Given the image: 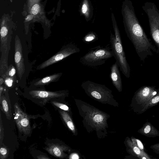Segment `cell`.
<instances>
[{
	"label": "cell",
	"instance_id": "6da1fadb",
	"mask_svg": "<svg viewBox=\"0 0 159 159\" xmlns=\"http://www.w3.org/2000/svg\"><path fill=\"white\" fill-rule=\"evenodd\" d=\"M123 9L124 26L127 37L140 59L144 61L152 55L155 48L148 38L136 16L132 2L125 0Z\"/></svg>",
	"mask_w": 159,
	"mask_h": 159
},
{
	"label": "cell",
	"instance_id": "7a4b0ae2",
	"mask_svg": "<svg viewBox=\"0 0 159 159\" xmlns=\"http://www.w3.org/2000/svg\"><path fill=\"white\" fill-rule=\"evenodd\" d=\"M115 35L111 34L110 42L113 57L122 73L127 78L130 76V68L126 59L120 34L116 25H113Z\"/></svg>",
	"mask_w": 159,
	"mask_h": 159
},
{
	"label": "cell",
	"instance_id": "3957f363",
	"mask_svg": "<svg viewBox=\"0 0 159 159\" xmlns=\"http://www.w3.org/2000/svg\"><path fill=\"white\" fill-rule=\"evenodd\" d=\"M113 56L111 48L108 47L98 46L91 49L81 57L80 61L84 65L94 67L104 64Z\"/></svg>",
	"mask_w": 159,
	"mask_h": 159
},
{
	"label": "cell",
	"instance_id": "277c9868",
	"mask_svg": "<svg viewBox=\"0 0 159 159\" xmlns=\"http://www.w3.org/2000/svg\"><path fill=\"white\" fill-rule=\"evenodd\" d=\"M142 8L148 16L150 34L159 52V10L154 3L149 2Z\"/></svg>",
	"mask_w": 159,
	"mask_h": 159
},
{
	"label": "cell",
	"instance_id": "5b68a950",
	"mask_svg": "<svg viewBox=\"0 0 159 159\" xmlns=\"http://www.w3.org/2000/svg\"><path fill=\"white\" fill-rule=\"evenodd\" d=\"M80 51V48L73 44H68L63 46L57 53L38 65L37 69L40 70L44 69L71 54Z\"/></svg>",
	"mask_w": 159,
	"mask_h": 159
},
{
	"label": "cell",
	"instance_id": "8992f818",
	"mask_svg": "<svg viewBox=\"0 0 159 159\" xmlns=\"http://www.w3.org/2000/svg\"><path fill=\"white\" fill-rule=\"evenodd\" d=\"M14 61L18 79L21 80L25 77L26 68L23 47L21 40L17 36L15 40Z\"/></svg>",
	"mask_w": 159,
	"mask_h": 159
},
{
	"label": "cell",
	"instance_id": "52a82bcc",
	"mask_svg": "<svg viewBox=\"0 0 159 159\" xmlns=\"http://www.w3.org/2000/svg\"><path fill=\"white\" fill-rule=\"evenodd\" d=\"M15 111L14 119L20 132L29 134L31 131L30 122L27 115L22 111L18 104L14 105Z\"/></svg>",
	"mask_w": 159,
	"mask_h": 159
},
{
	"label": "cell",
	"instance_id": "ba28073f",
	"mask_svg": "<svg viewBox=\"0 0 159 159\" xmlns=\"http://www.w3.org/2000/svg\"><path fill=\"white\" fill-rule=\"evenodd\" d=\"M31 88L32 89L28 91V93L32 98L44 101L61 97L66 94L65 92L63 91H50Z\"/></svg>",
	"mask_w": 159,
	"mask_h": 159
},
{
	"label": "cell",
	"instance_id": "9c48e42d",
	"mask_svg": "<svg viewBox=\"0 0 159 159\" xmlns=\"http://www.w3.org/2000/svg\"><path fill=\"white\" fill-rule=\"evenodd\" d=\"M157 93V90L153 87L143 86L137 91L136 98L139 103L150 101Z\"/></svg>",
	"mask_w": 159,
	"mask_h": 159
},
{
	"label": "cell",
	"instance_id": "30bf717a",
	"mask_svg": "<svg viewBox=\"0 0 159 159\" xmlns=\"http://www.w3.org/2000/svg\"><path fill=\"white\" fill-rule=\"evenodd\" d=\"M62 74L61 72L54 73L41 79L33 80L30 82V87L34 88L42 87L57 81Z\"/></svg>",
	"mask_w": 159,
	"mask_h": 159
},
{
	"label": "cell",
	"instance_id": "8fae6325",
	"mask_svg": "<svg viewBox=\"0 0 159 159\" xmlns=\"http://www.w3.org/2000/svg\"><path fill=\"white\" fill-rule=\"evenodd\" d=\"M119 67L118 64L116 61L111 67L110 76L113 85L119 91H120L122 89V83Z\"/></svg>",
	"mask_w": 159,
	"mask_h": 159
},
{
	"label": "cell",
	"instance_id": "7c38bea8",
	"mask_svg": "<svg viewBox=\"0 0 159 159\" xmlns=\"http://www.w3.org/2000/svg\"><path fill=\"white\" fill-rule=\"evenodd\" d=\"M64 147L58 144H50L46 148L48 152L57 157L63 158L64 157L63 150Z\"/></svg>",
	"mask_w": 159,
	"mask_h": 159
},
{
	"label": "cell",
	"instance_id": "4fadbf2b",
	"mask_svg": "<svg viewBox=\"0 0 159 159\" xmlns=\"http://www.w3.org/2000/svg\"><path fill=\"white\" fill-rule=\"evenodd\" d=\"M8 57L7 55L1 54L0 60V76H2L5 74L8 68Z\"/></svg>",
	"mask_w": 159,
	"mask_h": 159
},
{
	"label": "cell",
	"instance_id": "5bb4252c",
	"mask_svg": "<svg viewBox=\"0 0 159 159\" xmlns=\"http://www.w3.org/2000/svg\"><path fill=\"white\" fill-rule=\"evenodd\" d=\"M60 113L68 127L72 131H74L75 127L70 116L63 111H60Z\"/></svg>",
	"mask_w": 159,
	"mask_h": 159
},
{
	"label": "cell",
	"instance_id": "9a60e30c",
	"mask_svg": "<svg viewBox=\"0 0 159 159\" xmlns=\"http://www.w3.org/2000/svg\"><path fill=\"white\" fill-rule=\"evenodd\" d=\"M0 102L3 111L7 118L10 119L11 116L9 112L8 103L7 99L4 95L0 96Z\"/></svg>",
	"mask_w": 159,
	"mask_h": 159
},
{
	"label": "cell",
	"instance_id": "2e32d148",
	"mask_svg": "<svg viewBox=\"0 0 159 159\" xmlns=\"http://www.w3.org/2000/svg\"><path fill=\"white\" fill-rule=\"evenodd\" d=\"M16 69L12 64L9 66L8 69L5 74L2 76L3 78L5 77H11L16 78Z\"/></svg>",
	"mask_w": 159,
	"mask_h": 159
},
{
	"label": "cell",
	"instance_id": "e0dca14e",
	"mask_svg": "<svg viewBox=\"0 0 159 159\" xmlns=\"http://www.w3.org/2000/svg\"><path fill=\"white\" fill-rule=\"evenodd\" d=\"M154 128L150 124L146 125L142 129V133L144 134H149L150 133L154 134Z\"/></svg>",
	"mask_w": 159,
	"mask_h": 159
},
{
	"label": "cell",
	"instance_id": "ac0fdd59",
	"mask_svg": "<svg viewBox=\"0 0 159 159\" xmlns=\"http://www.w3.org/2000/svg\"><path fill=\"white\" fill-rule=\"evenodd\" d=\"M149 103L146 104V107H148L155 104L159 102V92L153 97L149 101Z\"/></svg>",
	"mask_w": 159,
	"mask_h": 159
},
{
	"label": "cell",
	"instance_id": "d6986e66",
	"mask_svg": "<svg viewBox=\"0 0 159 159\" xmlns=\"http://www.w3.org/2000/svg\"><path fill=\"white\" fill-rule=\"evenodd\" d=\"M96 35L93 33H91L85 36L83 39V41L85 43L91 42L95 40Z\"/></svg>",
	"mask_w": 159,
	"mask_h": 159
},
{
	"label": "cell",
	"instance_id": "ffe728a7",
	"mask_svg": "<svg viewBox=\"0 0 159 159\" xmlns=\"http://www.w3.org/2000/svg\"><path fill=\"white\" fill-rule=\"evenodd\" d=\"M4 79L5 84L8 87L12 86L16 79V78L11 77H5Z\"/></svg>",
	"mask_w": 159,
	"mask_h": 159
},
{
	"label": "cell",
	"instance_id": "44dd1931",
	"mask_svg": "<svg viewBox=\"0 0 159 159\" xmlns=\"http://www.w3.org/2000/svg\"><path fill=\"white\" fill-rule=\"evenodd\" d=\"M52 103L57 107L64 111L69 110L68 107L65 104L57 102L55 101H52Z\"/></svg>",
	"mask_w": 159,
	"mask_h": 159
},
{
	"label": "cell",
	"instance_id": "7402d4cb",
	"mask_svg": "<svg viewBox=\"0 0 159 159\" xmlns=\"http://www.w3.org/2000/svg\"><path fill=\"white\" fill-rule=\"evenodd\" d=\"M133 144L138 147L142 151H144V146L141 142L139 139H132Z\"/></svg>",
	"mask_w": 159,
	"mask_h": 159
},
{
	"label": "cell",
	"instance_id": "603a6c76",
	"mask_svg": "<svg viewBox=\"0 0 159 159\" xmlns=\"http://www.w3.org/2000/svg\"><path fill=\"white\" fill-rule=\"evenodd\" d=\"M0 158L1 159H5L7 156V149L4 148H1L0 149Z\"/></svg>",
	"mask_w": 159,
	"mask_h": 159
},
{
	"label": "cell",
	"instance_id": "cb8c5ba5",
	"mask_svg": "<svg viewBox=\"0 0 159 159\" xmlns=\"http://www.w3.org/2000/svg\"><path fill=\"white\" fill-rule=\"evenodd\" d=\"M93 120L94 121L97 123H100L103 121V117L102 115L97 114L94 116Z\"/></svg>",
	"mask_w": 159,
	"mask_h": 159
},
{
	"label": "cell",
	"instance_id": "d4e9b609",
	"mask_svg": "<svg viewBox=\"0 0 159 159\" xmlns=\"http://www.w3.org/2000/svg\"><path fill=\"white\" fill-rule=\"evenodd\" d=\"M40 10L39 5L36 4H34L32 7L31 12L33 14L35 15L37 14Z\"/></svg>",
	"mask_w": 159,
	"mask_h": 159
},
{
	"label": "cell",
	"instance_id": "484cf974",
	"mask_svg": "<svg viewBox=\"0 0 159 159\" xmlns=\"http://www.w3.org/2000/svg\"><path fill=\"white\" fill-rule=\"evenodd\" d=\"M151 147L156 152H158L159 151V143L152 145L151 146Z\"/></svg>",
	"mask_w": 159,
	"mask_h": 159
},
{
	"label": "cell",
	"instance_id": "4316f807",
	"mask_svg": "<svg viewBox=\"0 0 159 159\" xmlns=\"http://www.w3.org/2000/svg\"><path fill=\"white\" fill-rule=\"evenodd\" d=\"M87 9L88 7L87 5L85 3L83 4L82 8V12L84 13H86L87 11Z\"/></svg>",
	"mask_w": 159,
	"mask_h": 159
},
{
	"label": "cell",
	"instance_id": "83f0119b",
	"mask_svg": "<svg viewBox=\"0 0 159 159\" xmlns=\"http://www.w3.org/2000/svg\"><path fill=\"white\" fill-rule=\"evenodd\" d=\"M70 159H77L79 158L78 156L76 154H72L70 158Z\"/></svg>",
	"mask_w": 159,
	"mask_h": 159
},
{
	"label": "cell",
	"instance_id": "f1b7e54d",
	"mask_svg": "<svg viewBox=\"0 0 159 159\" xmlns=\"http://www.w3.org/2000/svg\"><path fill=\"white\" fill-rule=\"evenodd\" d=\"M38 159H49L50 158L44 155H40L37 157Z\"/></svg>",
	"mask_w": 159,
	"mask_h": 159
},
{
	"label": "cell",
	"instance_id": "f546056e",
	"mask_svg": "<svg viewBox=\"0 0 159 159\" xmlns=\"http://www.w3.org/2000/svg\"><path fill=\"white\" fill-rule=\"evenodd\" d=\"M0 78V85H2L4 82V79L1 76Z\"/></svg>",
	"mask_w": 159,
	"mask_h": 159
},
{
	"label": "cell",
	"instance_id": "4dcf8cb0",
	"mask_svg": "<svg viewBox=\"0 0 159 159\" xmlns=\"http://www.w3.org/2000/svg\"><path fill=\"white\" fill-rule=\"evenodd\" d=\"M3 87L2 86V85H0V96H1V94L2 92V91L3 90Z\"/></svg>",
	"mask_w": 159,
	"mask_h": 159
}]
</instances>
